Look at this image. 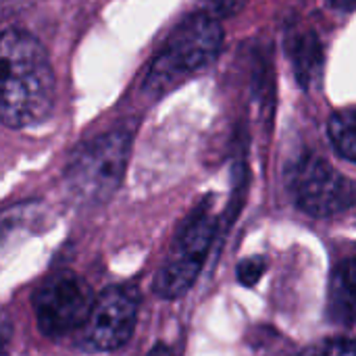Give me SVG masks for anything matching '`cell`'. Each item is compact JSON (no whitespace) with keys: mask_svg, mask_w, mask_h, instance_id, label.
Segmentation results:
<instances>
[{"mask_svg":"<svg viewBox=\"0 0 356 356\" xmlns=\"http://www.w3.org/2000/svg\"><path fill=\"white\" fill-rule=\"evenodd\" d=\"M0 117L10 129H23L50 117L56 79L46 48L23 29H6L0 44Z\"/></svg>","mask_w":356,"mask_h":356,"instance_id":"6da1fadb","label":"cell"},{"mask_svg":"<svg viewBox=\"0 0 356 356\" xmlns=\"http://www.w3.org/2000/svg\"><path fill=\"white\" fill-rule=\"evenodd\" d=\"M148 356H173V353H171L169 348H165L163 344H159V346H154V348L148 353Z\"/></svg>","mask_w":356,"mask_h":356,"instance_id":"9a60e30c","label":"cell"},{"mask_svg":"<svg viewBox=\"0 0 356 356\" xmlns=\"http://www.w3.org/2000/svg\"><path fill=\"white\" fill-rule=\"evenodd\" d=\"M292 58H294L296 77L302 88H309L315 79H319L323 52H321V42L315 33H307L296 40Z\"/></svg>","mask_w":356,"mask_h":356,"instance_id":"9c48e42d","label":"cell"},{"mask_svg":"<svg viewBox=\"0 0 356 356\" xmlns=\"http://www.w3.org/2000/svg\"><path fill=\"white\" fill-rule=\"evenodd\" d=\"M327 317L338 325H356V244L336 261L332 269Z\"/></svg>","mask_w":356,"mask_h":356,"instance_id":"ba28073f","label":"cell"},{"mask_svg":"<svg viewBox=\"0 0 356 356\" xmlns=\"http://www.w3.org/2000/svg\"><path fill=\"white\" fill-rule=\"evenodd\" d=\"M217 236L211 202H202L181 225L173 248L154 277V294L167 300L184 296L196 282Z\"/></svg>","mask_w":356,"mask_h":356,"instance_id":"277c9868","label":"cell"},{"mask_svg":"<svg viewBox=\"0 0 356 356\" xmlns=\"http://www.w3.org/2000/svg\"><path fill=\"white\" fill-rule=\"evenodd\" d=\"M296 207L317 219L334 217L356 202V186L317 154H302L288 171Z\"/></svg>","mask_w":356,"mask_h":356,"instance_id":"5b68a950","label":"cell"},{"mask_svg":"<svg viewBox=\"0 0 356 356\" xmlns=\"http://www.w3.org/2000/svg\"><path fill=\"white\" fill-rule=\"evenodd\" d=\"M129 148L131 136L127 131H108L81 144L65 169L71 196L88 207L111 200L123 181Z\"/></svg>","mask_w":356,"mask_h":356,"instance_id":"3957f363","label":"cell"},{"mask_svg":"<svg viewBox=\"0 0 356 356\" xmlns=\"http://www.w3.org/2000/svg\"><path fill=\"white\" fill-rule=\"evenodd\" d=\"M94 296L90 286L73 271L50 275L33 296L35 323L46 338H63L79 327H86Z\"/></svg>","mask_w":356,"mask_h":356,"instance_id":"8992f818","label":"cell"},{"mask_svg":"<svg viewBox=\"0 0 356 356\" xmlns=\"http://www.w3.org/2000/svg\"><path fill=\"white\" fill-rule=\"evenodd\" d=\"M223 27L204 10L186 17L169 35L163 52L150 65L146 90L161 94L192 73L209 67L221 52Z\"/></svg>","mask_w":356,"mask_h":356,"instance_id":"7a4b0ae2","label":"cell"},{"mask_svg":"<svg viewBox=\"0 0 356 356\" xmlns=\"http://www.w3.org/2000/svg\"><path fill=\"white\" fill-rule=\"evenodd\" d=\"M140 294L131 286H111L94 302L83 327V346L92 353H111L129 342L136 330Z\"/></svg>","mask_w":356,"mask_h":356,"instance_id":"52a82bcc","label":"cell"},{"mask_svg":"<svg viewBox=\"0 0 356 356\" xmlns=\"http://www.w3.org/2000/svg\"><path fill=\"white\" fill-rule=\"evenodd\" d=\"M200 2V8L215 17V19H227V17H236L244 6H246V0H198Z\"/></svg>","mask_w":356,"mask_h":356,"instance_id":"4fadbf2b","label":"cell"},{"mask_svg":"<svg viewBox=\"0 0 356 356\" xmlns=\"http://www.w3.org/2000/svg\"><path fill=\"white\" fill-rule=\"evenodd\" d=\"M296 356H356L355 340H325Z\"/></svg>","mask_w":356,"mask_h":356,"instance_id":"8fae6325","label":"cell"},{"mask_svg":"<svg viewBox=\"0 0 356 356\" xmlns=\"http://www.w3.org/2000/svg\"><path fill=\"white\" fill-rule=\"evenodd\" d=\"M327 136L340 156L356 163V106L332 113L327 121Z\"/></svg>","mask_w":356,"mask_h":356,"instance_id":"30bf717a","label":"cell"},{"mask_svg":"<svg viewBox=\"0 0 356 356\" xmlns=\"http://www.w3.org/2000/svg\"><path fill=\"white\" fill-rule=\"evenodd\" d=\"M332 4L340 10H356V0H332Z\"/></svg>","mask_w":356,"mask_h":356,"instance_id":"5bb4252c","label":"cell"},{"mask_svg":"<svg viewBox=\"0 0 356 356\" xmlns=\"http://www.w3.org/2000/svg\"><path fill=\"white\" fill-rule=\"evenodd\" d=\"M265 267H267V261L263 257H248L244 261L238 263V269H236V275H238V282L246 288L254 286L263 273H265Z\"/></svg>","mask_w":356,"mask_h":356,"instance_id":"7c38bea8","label":"cell"}]
</instances>
